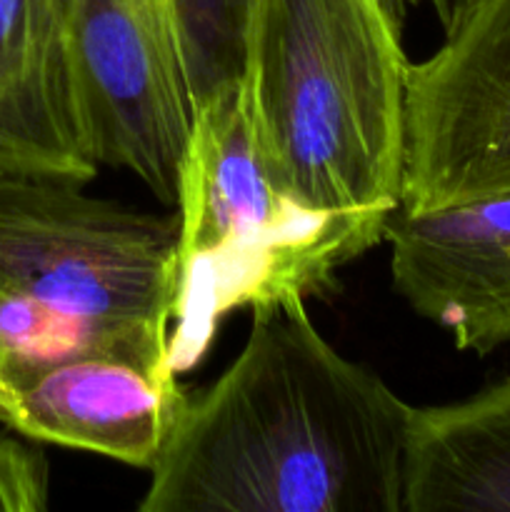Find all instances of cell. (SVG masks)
<instances>
[{
  "label": "cell",
  "mask_w": 510,
  "mask_h": 512,
  "mask_svg": "<svg viewBox=\"0 0 510 512\" xmlns=\"http://www.w3.org/2000/svg\"><path fill=\"white\" fill-rule=\"evenodd\" d=\"M510 512V378L413 408L405 428L403 512Z\"/></svg>",
  "instance_id": "cell-10"
},
{
  "label": "cell",
  "mask_w": 510,
  "mask_h": 512,
  "mask_svg": "<svg viewBox=\"0 0 510 512\" xmlns=\"http://www.w3.org/2000/svg\"><path fill=\"white\" fill-rule=\"evenodd\" d=\"M188 395L178 375L118 355L5 363L0 425L35 443L103 455L133 468L158 463Z\"/></svg>",
  "instance_id": "cell-7"
},
{
  "label": "cell",
  "mask_w": 510,
  "mask_h": 512,
  "mask_svg": "<svg viewBox=\"0 0 510 512\" xmlns=\"http://www.w3.org/2000/svg\"><path fill=\"white\" fill-rule=\"evenodd\" d=\"M175 208L168 358L178 378L233 310L328 290L343 265L385 243L395 210H318L285 193L260 155L245 78L193 113Z\"/></svg>",
  "instance_id": "cell-4"
},
{
  "label": "cell",
  "mask_w": 510,
  "mask_h": 512,
  "mask_svg": "<svg viewBox=\"0 0 510 512\" xmlns=\"http://www.w3.org/2000/svg\"><path fill=\"white\" fill-rule=\"evenodd\" d=\"M250 3L253 0H170L193 113L245 78Z\"/></svg>",
  "instance_id": "cell-11"
},
{
  "label": "cell",
  "mask_w": 510,
  "mask_h": 512,
  "mask_svg": "<svg viewBox=\"0 0 510 512\" xmlns=\"http://www.w3.org/2000/svg\"><path fill=\"white\" fill-rule=\"evenodd\" d=\"M393 288L415 315L453 335L458 350L510 345V193L390 213Z\"/></svg>",
  "instance_id": "cell-8"
},
{
  "label": "cell",
  "mask_w": 510,
  "mask_h": 512,
  "mask_svg": "<svg viewBox=\"0 0 510 512\" xmlns=\"http://www.w3.org/2000/svg\"><path fill=\"white\" fill-rule=\"evenodd\" d=\"M60 23L85 155L175 205L193 108L170 0H60Z\"/></svg>",
  "instance_id": "cell-5"
},
{
  "label": "cell",
  "mask_w": 510,
  "mask_h": 512,
  "mask_svg": "<svg viewBox=\"0 0 510 512\" xmlns=\"http://www.w3.org/2000/svg\"><path fill=\"white\" fill-rule=\"evenodd\" d=\"M408 413L305 300L260 305L238 358L188 395L138 510L403 512Z\"/></svg>",
  "instance_id": "cell-1"
},
{
  "label": "cell",
  "mask_w": 510,
  "mask_h": 512,
  "mask_svg": "<svg viewBox=\"0 0 510 512\" xmlns=\"http://www.w3.org/2000/svg\"><path fill=\"white\" fill-rule=\"evenodd\" d=\"M3 368H5V353L3 348H0V373H3Z\"/></svg>",
  "instance_id": "cell-15"
},
{
  "label": "cell",
  "mask_w": 510,
  "mask_h": 512,
  "mask_svg": "<svg viewBox=\"0 0 510 512\" xmlns=\"http://www.w3.org/2000/svg\"><path fill=\"white\" fill-rule=\"evenodd\" d=\"M178 270V213L90 198L83 183L0 173L5 363L118 355L160 373Z\"/></svg>",
  "instance_id": "cell-3"
},
{
  "label": "cell",
  "mask_w": 510,
  "mask_h": 512,
  "mask_svg": "<svg viewBox=\"0 0 510 512\" xmlns=\"http://www.w3.org/2000/svg\"><path fill=\"white\" fill-rule=\"evenodd\" d=\"M510 193V0H480L410 65L400 205L430 210Z\"/></svg>",
  "instance_id": "cell-6"
},
{
  "label": "cell",
  "mask_w": 510,
  "mask_h": 512,
  "mask_svg": "<svg viewBox=\"0 0 510 512\" xmlns=\"http://www.w3.org/2000/svg\"><path fill=\"white\" fill-rule=\"evenodd\" d=\"M50 503V468L35 440L0 433V512H43Z\"/></svg>",
  "instance_id": "cell-12"
},
{
  "label": "cell",
  "mask_w": 510,
  "mask_h": 512,
  "mask_svg": "<svg viewBox=\"0 0 510 512\" xmlns=\"http://www.w3.org/2000/svg\"><path fill=\"white\" fill-rule=\"evenodd\" d=\"M433 8L435 18H438L443 33H453L460 23L470 15V10L480 3V0H428Z\"/></svg>",
  "instance_id": "cell-13"
},
{
  "label": "cell",
  "mask_w": 510,
  "mask_h": 512,
  "mask_svg": "<svg viewBox=\"0 0 510 512\" xmlns=\"http://www.w3.org/2000/svg\"><path fill=\"white\" fill-rule=\"evenodd\" d=\"M380 3L388 8V13L393 15V20L398 25L405 23V13H408V3L410 0H380Z\"/></svg>",
  "instance_id": "cell-14"
},
{
  "label": "cell",
  "mask_w": 510,
  "mask_h": 512,
  "mask_svg": "<svg viewBox=\"0 0 510 512\" xmlns=\"http://www.w3.org/2000/svg\"><path fill=\"white\" fill-rule=\"evenodd\" d=\"M0 173L98 175L75 120L60 0H0Z\"/></svg>",
  "instance_id": "cell-9"
},
{
  "label": "cell",
  "mask_w": 510,
  "mask_h": 512,
  "mask_svg": "<svg viewBox=\"0 0 510 512\" xmlns=\"http://www.w3.org/2000/svg\"><path fill=\"white\" fill-rule=\"evenodd\" d=\"M380 0H253L245 90L270 175L308 208H398L410 60Z\"/></svg>",
  "instance_id": "cell-2"
}]
</instances>
